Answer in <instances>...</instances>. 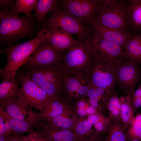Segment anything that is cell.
Here are the masks:
<instances>
[{
    "label": "cell",
    "mask_w": 141,
    "mask_h": 141,
    "mask_svg": "<svg viewBox=\"0 0 141 141\" xmlns=\"http://www.w3.org/2000/svg\"><path fill=\"white\" fill-rule=\"evenodd\" d=\"M34 16H21L0 9V43L2 49L20 39L33 38L38 31Z\"/></svg>",
    "instance_id": "6da1fadb"
},
{
    "label": "cell",
    "mask_w": 141,
    "mask_h": 141,
    "mask_svg": "<svg viewBox=\"0 0 141 141\" xmlns=\"http://www.w3.org/2000/svg\"><path fill=\"white\" fill-rule=\"evenodd\" d=\"M46 28H42L38 30L34 38L3 49L6 53L7 61L4 67L0 69L1 78L2 80L7 79L14 76L40 44L46 41Z\"/></svg>",
    "instance_id": "7a4b0ae2"
},
{
    "label": "cell",
    "mask_w": 141,
    "mask_h": 141,
    "mask_svg": "<svg viewBox=\"0 0 141 141\" xmlns=\"http://www.w3.org/2000/svg\"><path fill=\"white\" fill-rule=\"evenodd\" d=\"M87 38H78L66 50L61 64L66 74L86 75L87 73L95 59Z\"/></svg>",
    "instance_id": "3957f363"
},
{
    "label": "cell",
    "mask_w": 141,
    "mask_h": 141,
    "mask_svg": "<svg viewBox=\"0 0 141 141\" xmlns=\"http://www.w3.org/2000/svg\"><path fill=\"white\" fill-rule=\"evenodd\" d=\"M127 2V0H105L93 21L106 27L129 31Z\"/></svg>",
    "instance_id": "277c9868"
},
{
    "label": "cell",
    "mask_w": 141,
    "mask_h": 141,
    "mask_svg": "<svg viewBox=\"0 0 141 141\" xmlns=\"http://www.w3.org/2000/svg\"><path fill=\"white\" fill-rule=\"evenodd\" d=\"M86 75L90 84L110 94L117 85L114 61L95 59Z\"/></svg>",
    "instance_id": "5b68a950"
},
{
    "label": "cell",
    "mask_w": 141,
    "mask_h": 141,
    "mask_svg": "<svg viewBox=\"0 0 141 141\" xmlns=\"http://www.w3.org/2000/svg\"><path fill=\"white\" fill-rule=\"evenodd\" d=\"M43 27L56 28L70 34H75L81 39L87 38L91 33L90 28L57 6L51 13Z\"/></svg>",
    "instance_id": "8992f818"
},
{
    "label": "cell",
    "mask_w": 141,
    "mask_h": 141,
    "mask_svg": "<svg viewBox=\"0 0 141 141\" xmlns=\"http://www.w3.org/2000/svg\"><path fill=\"white\" fill-rule=\"evenodd\" d=\"M117 85L125 95L131 96L133 94L137 85L141 81L140 66L123 58L114 62Z\"/></svg>",
    "instance_id": "52a82bcc"
},
{
    "label": "cell",
    "mask_w": 141,
    "mask_h": 141,
    "mask_svg": "<svg viewBox=\"0 0 141 141\" xmlns=\"http://www.w3.org/2000/svg\"><path fill=\"white\" fill-rule=\"evenodd\" d=\"M17 72L20 85L18 96L29 106L41 111L51 97L24 72Z\"/></svg>",
    "instance_id": "ba28073f"
},
{
    "label": "cell",
    "mask_w": 141,
    "mask_h": 141,
    "mask_svg": "<svg viewBox=\"0 0 141 141\" xmlns=\"http://www.w3.org/2000/svg\"><path fill=\"white\" fill-rule=\"evenodd\" d=\"M105 0L60 1L64 10L85 24L91 25Z\"/></svg>",
    "instance_id": "9c48e42d"
},
{
    "label": "cell",
    "mask_w": 141,
    "mask_h": 141,
    "mask_svg": "<svg viewBox=\"0 0 141 141\" xmlns=\"http://www.w3.org/2000/svg\"><path fill=\"white\" fill-rule=\"evenodd\" d=\"M63 55L64 53L57 50L51 43L44 41L40 44L22 66L23 72L34 67L61 65Z\"/></svg>",
    "instance_id": "30bf717a"
},
{
    "label": "cell",
    "mask_w": 141,
    "mask_h": 141,
    "mask_svg": "<svg viewBox=\"0 0 141 141\" xmlns=\"http://www.w3.org/2000/svg\"><path fill=\"white\" fill-rule=\"evenodd\" d=\"M95 59L114 61L124 58L123 48L91 34L87 38Z\"/></svg>",
    "instance_id": "8fae6325"
},
{
    "label": "cell",
    "mask_w": 141,
    "mask_h": 141,
    "mask_svg": "<svg viewBox=\"0 0 141 141\" xmlns=\"http://www.w3.org/2000/svg\"><path fill=\"white\" fill-rule=\"evenodd\" d=\"M0 104V107L14 119L36 123L43 119L40 114L34 113L17 95Z\"/></svg>",
    "instance_id": "7c38bea8"
},
{
    "label": "cell",
    "mask_w": 141,
    "mask_h": 141,
    "mask_svg": "<svg viewBox=\"0 0 141 141\" xmlns=\"http://www.w3.org/2000/svg\"><path fill=\"white\" fill-rule=\"evenodd\" d=\"M90 83L85 75L65 74L62 89L65 98L69 100L86 96Z\"/></svg>",
    "instance_id": "4fadbf2b"
},
{
    "label": "cell",
    "mask_w": 141,
    "mask_h": 141,
    "mask_svg": "<svg viewBox=\"0 0 141 141\" xmlns=\"http://www.w3.org/2000/svg\"><path fill=\"white\" fill-rule=\"evenodd\" d=\"M91 25L92 34L123 48L127 41L134 36L129 31H124L106 27L93 21Z\"/></svg>",
    "instance_id": "5bb4252c"
},
{
    "label": "cell",
    "mask_w": 141,
    "mask_h": 141,
    "mask_svg": "<svg viewBox=\"0 0 141 141\" xmlns=\"http://www.w3.org/2000/svg\"><path fill=\"white\" fill-rule=\"evenodd\" d=\"M68 100L63 98L61 95L51 97L47 101L41 111L43 119L49 121L53 118L62 115L69 110Z\"/></svg>",
    "instance_id": "9a60e30c"
},
{
    "label": "cell",
    "mask_w": 141,
    "mask_h": 141,
    "mask_svg": "<svg viewBox=\"0 0 141 141\" xmlns=\"http://www.w3.org/2000/svg\"><path fill=\"white\" fill-rule=\"evenodd\" d=\"M45 28L46 30V41L51 43L57 50L63 53L71 46L76 40L71 34L54 28Z\"/></svg>",
    "instance_id": "2e32d148"
},
{
    "label": "cell",
    "mask_w": 141,
    "mask_h": 141,
    "mask_svg": "<svg viewBox=\"0 0 141 141\" xmlns=\"http://www.w3.org/2000/svg\"><path fill=\"white\" fill-rule=\"evenodd\" d=\"M123 50L125 59L141 66V35H134L126 42Z\"/></svg>",
    "instance_id": "e0dca14e"
},
{
    "label": "cell",
    "mask_w": 141,
    "mask_h": 141,
    "mask_svg": "<svg viewBox=\"0 0 141 141\" xmlns=\"http://www.w3.org/2000/svg\"><path fill=\"white\" fill-rule=\"evenodd\" d=\"M24 72L32 81L43 89L51 97L60 95L62 92L49 83L38 66L31 67Z\"/></svg>",
    "instance_id": "ac0fdd59"
},
{
    "label": "cell",
    "mask_w": 141,
    "mask_h": 141,
    "mask_svg": "<svg viewBox=\"0 0 141 141\" xmlns=\"http://www.w3.org/2000/svg\"><path fill=\"white\" fill-rule=\"evenodd\" d=\"M38 67L42 72L45 80L62 92L65 74L61 65Z\"/></svg>",
    "instance_id": "d6986e66"
},
{
    "label": "cell",
    "mask_w": 141,
    "mask_h": 141,
    "mask_svg": "<svg viewBox=\"0 0 141 141\" xmlns=\"http://www.w3.org/2000/svg\"><path fill=\"white\" fill-rule=\"evenodd\" d=\"M20 84L17 72L11 78L2 80L0 84V103L16 96L20 89Z\"/></svg>",
    "instance_id": "ffe728a7"
},
{
    "label": "cell",
    "mask_w": 141,
    "mask_h": 141,
    "mask_svg": "<svg viewBox=\"0 0 141 141\" xmlns=\"http://www.w3.org/2000/svg\"><path fill=\"white\" fill-rule=\"evenodd\" d=\"M127 8L130 28L139 32L141 30V0H127Z\"/></svg>",
    "instance_id": "44dd1931"
},
{
    "label": "cell",
    "mask_w": 141,
    "mask_h": 141,
    "mask_svg": "<svg viewBox=\"0 0 141 141\" xmlns=\"http://www.w3.org/2000/svg\"><path fill=\"white\" fill-rule=\"evenodd\" d=\"M57 1L55 0H39L33 10L35 21L37 24H41L46 20L48 14L53 11L57 7Z\"/></svg>",
    "instance_id": "7402d4cb"
},
{
    "label": "cell",
    "mask_w": 141,
    "mask_h": 141,
    "mask_svg": "<svg viewBox=\"0 0 141 141\" xmlns=\"http://www.w3.org/2000/svg\"><path fill=\"white\" fill-rule=\"evenodd\" d=\"M45 129L41 134L48 141H79L72 130L47 127Z\"/></svg>",
    "instance_id": "603a6c76"
},
{
    "label": "cell",
    "mask_w": 141,
    "mask_h": 141,
    "mask_svg": "<svg viewBox=\"0 0 141 141\" xmlns=\"http://www.w3.org/2000/svg\"><path fill=\"white\" fill-rule=\"evenodd\" d=\"M111 120L121 121V105L120 97L115 91L109 96L103 104Z\"/></svg>",
    "instance_id": "cb8c5ba5"
},
{
    "label": "cell",
    "mask_w": 141,
    "mask_h": 141,
    "mask_svg": "<svg viewBox=\"0 0 141 141\" xmlns=\"http://www.w3.org/2000/svg\"><path fill=\"white\" fill-rule=\"evenodd\" d=\"M124 128L121 121L110 119L108 130L101 141H126Z\"/></svg>",
    "instance_id": "d4e9b609"
},
{
    "label": "cell",
    "mask_w": 141,
    "mask_h": 141,
    "mask_svg": "<svg viewBox=\"0 0 141 141\" xmlns=\"http://www.w3.org/2000/svg\"><path fill=\"white\" fill-rule=\"evenodd\" d=\"M121 105V121L126 130L130 126L134 116L131 99L129 95H121L120 97Z\"/></svg>",
    "instance_id": "484cf974"
},
{
    "label": "cell",
    "mask_w": 141,
    "mask_h": 141,
    "mask_svg": "<svg viewBox=\"0 0 141 141\" xmlns=\"http://www.w3.org/2000/svg\"><path fill=\"white\" fill-rule=\"evenodd\" d=\"M0 115L5 118L13 132L15 133H20L25 132H31L33 125L37 123L32 122L17 120L11 117L0 107Z\"/></svg>",
    "instance_id": "4316f807"
},
{
    "label": "cell",
    "mask_w": 141,
    "mask_h": 141,
    "mask_svg": "<svg viewBox=\"0 0 141 141\" xmlns=\"http://www.w3.org/2000/svg\"><path fill=\"white\" fill-rule=\"evenodd\" d=\"M78 121L77 118L69 109L62 115L55 117L49 121L55 127L73 131Z\"/></svg>",
    "instance_id": "83f0119b"
},
{
    "label": "cell",
    "mask_w": 141,
    "mask_h": 141,
    "mask_svg": "<svg viewBox=\"0 0 141 141\" xmlns=\"http://www.w3.org/2000/svg\"><path fill=\"white\" fill-rule=\"evenodd\" d=\"M38 1L16 0L11 12L17 14L24 13L25 16L31 17L32 16V11L33 10Z\"/></svg>",
    "instance_id": "f1b7e54d"
},
{
    "label": "cell",
    "mask_w": 141,
    "mask_h": 141,
    "mask_svg": "<svg viewBox=\"0 0 141 141\" xmlns=\"http://www.w3.org/2000/svg\"><path fill=\"white\" fill-rule=\"evenodd\" d=\"M110 122V119L108 116L106 117L102 114L98 120L93 125L95 132L100 134H106L108 130Z\"/></svg>",
    "instance_id": "f546056e"
},
{
    "label": "cell",
    "mask_w": 141,
    "mask_h": 141,
    "mask_svg": "<svg viewBox=\"0 0 141 141\" xmlns=\"http://www.w3.org/2000/svg\"><path fill=\"white\" fill-rule=\"evenodd\" d=\"M125 134L126 140L129 141L134 139H141V128L136 130L129 127Z\"/></svg>",
    "instance_id": "4dcf8cb0"
},
{
    "label": "cell",
    "mask_w": 141,
    "mask_h": 141,
    "mask_svg": "<svg viewBox=\"0 0 141 141\" xmlns=\"http://www.w3.org/2000/svg\"><path fill=\"white\" fill-rule=\"evenodd\" d=\"M16 1L13 0H0V9L5 11L11 12Z\"/></svg>",
    "instance_id": "1f68e13d"
},
{
    "label": "cell",
    "mask_w": 141,
    "mask_h": 141,
    "mask_svg": "<svg viewBox=\"0 0 141 141\" xmlns=\"http://www.w3.org/2000/svg\"><path fill=\"white\" fill-rule=\"evenodd\" d=\"M130 127L136 130L141 128V113L134 117Z\"/></svg>",
    "instance_id": "d6a6232c"
},
{
    "label": "cell",
    "mask_w": 141,
    "mask_h": 141,
    "mask_svg": "<svg viewBox=\"0 0 141 141\" xmlns=\"http://www.w3.org/2000/svg\"><path fill=\"white\" fill-rule=\"evenodd\" d=\"M23 141H41L38 134L32 133L23 137Z\"/></svg>",
    "instance_id": "836d02e7"
},
{
    "label": "cell",
    "mask_w": 141,
    "mask_h": 141,
    "mask_svg": "<svg viewBox=\"0 0 141 141\" xmlns=\"http://www.w3.org/2000/svg\"><path fill=\"white\" fill-rule=\"evenodd\" d=\"M131 100L135 114L141 107V97Z\"/></svg>",
    "instance_id": "e575fe53"
},
{
    "label": "cell",
    "mask_w": 141,
    "mask_h": 141,
    "mask_svg": "<svg viewBox=\"0 0 141 141\" xmlns=\"http://www.w3.org/2000/svg\"><path fill=\"white\" fill-rule=\"evenodd\" d=\"M102 114L98 113L96 114L89 115L87 120L92 125H93L98 120Z\"/></svg>",
    "instance_id": "d590c367"
},
{
    "label": "cell",
    "mask_w": 141,
    "mask_h": 141,
    "mask_svg": "<svg viewBox=\"0 0 141 141\" xmlns=\"http://www.w3.org/2000/svg\"><path fill=\"white\" fill-rule=\"evenodd\" d=\"M9 135L6 130L3 117L0 115V135L6 136Z\"/></svg>",
    "instance_id": "8d00e7d4"
},
{
    "label": "cell",
    "mask_w": 141,
    "mask_h": 141,
    "mask_svg": "<svg viewBox=\"0 0 141 141\" xmlns=\"http://www.w3.org/2000/svg\"><path fill=\"white\" fill-rule=\"evenodd\" d=\"M24 136L17 133H13L11 136L9 141H23Z\"/></svg>",
    "instance_id": "74e56055"
},
{
    "label": "cell",
    "mask_w": 141,
    "mask_h": 141,
    "mask_svg": "<svg viewBox=\"0 0 141 141\" xmlns=\"http://www.w3.org/2000/svg\"><path fill=\"white\" fill-rule=\"evenodd\" d=\"M86 114L89 115L98 113V110L90 104L87 108L86 109Z\"/></svg>",
    "instance_id": "f35d334b"
},
{
    "label": "cell",
    "mask_w": 141,
    "mask_h": 141,
    "mask_svg": "<svg viewBox=\"0 0 141 141\" xmlns=\"http://www.w3.org/2000/svg\"><path fill=\"white\" fill-rule=\"evenodd\" d=\"M78 114L81 117H84L86 115V109L84 108H78L77 110Z\"/></svg>",
    "instance_id": "ab89813d"
},
{
    "label": "cell",
    "mask_w": 141,
    "mask_h": 141,
    "mask_svg": "<svg viewBox=\"0 0 141 141\" xmlns=\"http://www.w3.org/2000/svg\"><path fill=\"white\" fill-rule=\"evenodd\" d=\"M85 104V100L82 99L78 101L77 102V105L78 108H84Z\"/></svg>",
    "instance_id": "60d3db41"
},
{
    "label": "cell",
    "mask_w": 141,
    "mask_h": 141,
    "mask_svg": "<svg viewBox=\"0 0 141 141\" xmlns=\"http://www.w3.org/2000/svg\"><path fill=\"white\" fill-rule=\"evenodd\" d=\"M12 134L6 136L0 135V141H9Z\"/></svg>",
    "instance_id": "b9f144b4"
},
{
    "label": "cell",
    "mask_w": 141,
    "mask_h": 141,
    "mask_svg": "<svg viewBox=\"0 0 141 141\" xmlns=\"http://www.w3.org/2000/svg\"><path fill=\"white\" fill-rule=\"evenodd\" d=\"M41 141H48L41 134H38Z\"/></svg>",
    "instance_id": "7bdbcfd3"
},
{
    "label": "cell",
    "mask_w": 141,
    "mask_h": 141,
    "mask_svg": "<svg viewBox=\"0 0 141 141\" xmlns=\"http://www.w3.org/2000/svg\"><path fill=\"white\" fill-rule=\"evenodd\" d=\"M131 141H141V139H134L132 140Z\"/></svg>",
    "instance_id": "ee69618b"
},
{
    "label": "cell",
    "mask_w": 141,
    "mask_h": 141,
    "mask_svg": "<svg viewBox=\"0 0 141 141\" xmlns=\"http://www.w3.org/2000/svg\"><path fill=\"white\" fill-rule=\"evenodd\" d=\"M138 33L141 35V30L139 32H138Z\"/></svg>",
    "instance_id": "f6af8a7d"
},
{
    "label": "cell",
    "mask_w": 141,
    "mask_h": 141,
    "mask_svg": "<svg viewBox=\"0 0 141 141\" xmlns=\"http://www.w3.org/2000/svg\"><path fill=\"white\" fill-rule=\"evenodd\" d=\"M101 139L99 141H101Z\"/></svg>",
    "instance_id": "bcb514c9"
},
{
    "label": "cell",
    "mask_w": 141,
    "mask_h": 141,
    "mask_svg": "<svg viewBox=\"0 0 141 141\" xmlns=\"http://www.w3.org/2000/svg\"><path fill=\"white\" fill-rule=\"evenodd\" d=\"M140 68H141V66H140Z\"/></svg>",
    "instance_id": "7dc6e473"
}]
</instances>
